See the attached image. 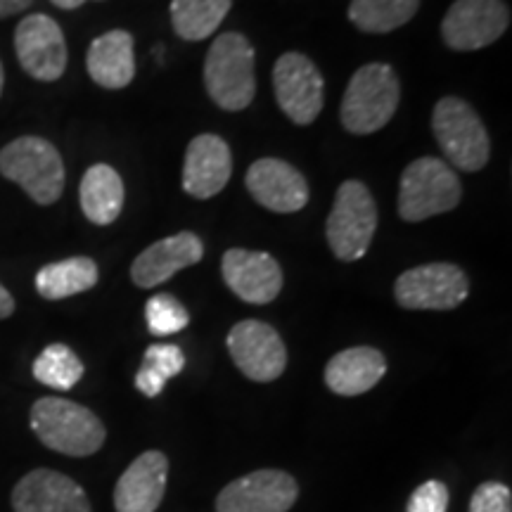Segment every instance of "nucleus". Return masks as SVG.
Here are the masks:
<instances>
[{
    "label": "nucleus",
    "instance_id": "f257e3e1",
    "mask_svg": "<svg viewBox=\"0 0 512 512\" xmlns=\"http://www.w3.org/2000/svg\"><path fill=\"white\" fill-rule=\"evenodd\" d=\"M31 430L50 451L62 456L86 458L98 453L107 439V430L98 415L79 403L43 396L31 406Z\"/></svg>",
    "mask_w": 512,
    "mask_h": 512
},
{
    "label": "nucleus",
    "instance_id": "f03ea898",
    "mask_svg": "<svg viewBox=\"0 0 512 512\" xmlns=\"http://www.w3.org/2000/svg\"><path fill=\"white\" fill-rule=\"evenodd\" d=\"M401 100V81L389 64L370 62L351 76L344 93L342 126L354 136H370L392 121Z\"/></svg>",
    "mask_w": 512,
    "mask_h": 512
},
{
    "label": "nucleus",
    "instance_id": "7ed1b4c3",
    "mask_svg": "<svg viewBox=\"0 0 512 512\" xmlns=\"http://www.w3.org/2000/svg\"><path fill=\"white\" fill-rule=\"evenodd\" d=\"M204 83L209 98L228 112H240L252 105L256 93L254 48L247 36L221 34L211 43L204 60Z\"/></svg>",
    "mask_w": 512,
    "mask_h": 512
},
{
    "label": "nucleus",
    "instance_id": "20e7f679",
    "mask_svg": "<svg viewBox=\"0 0 512 512\" xmlns=\"http://www.w3.org/2000/svg\"><path fill=\"white\" fill-rule=\"evenodd\" d=\"M0 174L17 183L41 207L62 197L64 164L53 143L38 136H22L0 150Z\"/></svg>",
    "mask_w": 512,
    "mask_h": 512
},
{
    "label": "nucleus",
    "instance_id": "39448f33",
    "mask_svg": "<svg viewBox=\"0 0 512 512\" xmlns=\"http://www.w3.org/2000/svg\"><path fill=\"white\" fill-rule=\"evenodd\" d=\"M460 200L463 185L444 159L420 157L403 169L399 188V216L403 221H427L456 209Z\"/></svg>",
    "mask_w": 512,
    "mask_h": 512
},
{
    "label": "nucleus",
    "instance_id": "423d86ee",
    "mask_svg": "<svg viewBox=\"0 0 512 512\" xmlns=\"http://www.w3.org/2000/svg\"><path fill=\"white\" fill-rule=\"evenodd\" d=\"M432 131L446 162L460 171H479L489 162V133L475 107L465 100L453 95L441 98L432 114Z\"/></svg>",
    "mask_w": 512,
    "mask_h": 512
},
{
    "label": "nucleus",
    "instance_id": "0eeeda50",
    "mask_svg": "<svg viewBox=\"0 0 512 512\" xmlns=\"http://www.w3.org/2000/svg\"><path fill=\"white\" fill-rule=\"evenodd\" d=\"M377 230V204L361 181L339 185L335 204L328 216V245L342 261H358L366 256Z\"/></svg>",
    "mask_w": 512,
    "mask_h": 512
},
{
    "label": "nucleus",
    "instance_id": "6e6552de",
    "mask_svg": "<svg viewBox=\"0 0 512 512\" xmlns=\"http://www.w3.org/2000/svg\"><path fill=\"white\" fill-rule=\"evenodd\" d=\"M470 294V280L456 264H425L396 278L394 297L408 311H451Z\"/></svg>",
    "mask_w": 512,
    "mask_h": 512
},
{
    "label": "nucleus",
    "instance_id": "1a4fd4ad",
    "mask_svg": "<svg viewBox=\"0 0 512 512\" xmlns=\"http://www.w3.org/2000/svg\"><path fill=\"white\" fill-rule=\"evenodd\" d=\"M275 100L280 110L297 126H309L318 119L325 102L323 74L302 53H285L273 67Z\"/></svg>",
    "mask_w": 512,
    "mask_h": 512
},
{
    "label": "nucleus",
    "instance_id": "9d476101",
    "mask_svg": "<svg viewBox=\"0 0 512 512\" xmlns=\"http://www.w3.org/2000/svg\"><path fill=\"white\" fill-rule=\"evenodd\" d=\"M510 27V8L503 0H456L441 22V38L451 50H482Z\"/></svg>",
    "mask_w": 512,
    "mask_h": 512
},
{
    "label": "nucleus",
    "instance_id": "9b49d317",
    "mask_svg": "<svg viewBox=\"0 0 512 512\" xmlns=\"http://www.w3.org/2000/svg\"><path fill=\"white\" fill-rule=\"evenodd\" d=\"M226 344L233 363L249 380L273 382L285 373V342L264 320H240L228 332Z\"/></svg>",
    "mask_w": 512,
    "mask_h": 512
},
{
    "label": "nucleus",
    "instance_id": "f8f14e48",
    "mask_svg": "<svg viewBox=\"0 0 512 512\" xmlns=\"http://www.w3.org/2000/svg\"><path fill=\"white\" fill-rule=\"evenodd\" d=\"M15 50L24 72L36 81H57L67 69V41L48 15H29L17 24Z\"/></svg>",
    "mask_w": 512,
    "mask_h": 512
},
{
    "label": "nucleus",
    "instance_id": "ddd939ff",
    "mask_svg": "<svg viewBox=\"0 0 512 512\" xmlns=\"http://www.w3.org/2000/svg\"><path fill=\"white\" fill-rule=\"evenodd\" d=\"M299 498L290 472L256 470L230 482L216 498V512H287Z\"/></svg>",
    "mask_w": 512,
    "mask_h": 512
},
{
    "label": "nucleus",
    "instance_id": "4468645a",
    "mask_svg": "<svg viewBox=\"0 0 512 512\" xmlns=\"http://www.w3.org/2000/svg\"><path fill=\"white\" fill-rule=\"evenodd\" d=\"M223 280L247 304H268L283 290V268L271 254L228 249L221 261Z\"/></svg>",
    "mask_w": 512,
    "mask_h": 512
},
{
    "label": "nucleus",
    "instance_id": "2eb2a0df",
    "mask_svg": "<svg viewBox=\"0 0 512 512\" xmlns=\"http://www.w3.org/2000/svg\"><path fill=\"white\" fill-rule=\"evenodd\" d=\"M15 512H93L86 491L62 472L38 470L19 479L12 489Z\"/></svg>",
    "mask_w": 512,
    "mask_h": 512
},
{
    "label": "nucleus",
    "instance_id": "dca6fc26",
    "mask_svg": "<svg viewBox=\"0 0 512 512\" xmlns=\"http://www.w3.org/2000/svg\"><path fill=\"white\" fill-rule=\"evenodd\" d=\"M247 190L261 207L275 214H294L309 202V183L283 159L264 157L247 171Z\"/></svg>",
    "mask_w": 512,
    "mask_h": 512
},
{
    "label": "nucleus",
    "instance_id": "f3484780",
    "mask_svg": "<svg viewBox=\"0 0 512 512\" xmlns=\"http://www.w3.org/2000/svg\"><path fill=\"white\" fill-rule=\"evenodd\" d=\"M233 174V155L223 138L202 133L185 150L183 190L197 200H209L226 188Z\"/></svg>",
    "mask_w": 512,
    "mask_h": 512
},
{
    "label": "nucleus",
    "instance_id": "a211bd4d",
    "mask_svg": "<svg viewBox=\"0 0 512 512\" xmlns=\"http://www.w3.org/2000/svg\"><path fill=\"white\" fill-rule=\"evenodd\" d=\"M202 256V240L190 230H183V233L171 235V238L157 240L143 254H138L131 266V278L143 290H152V287L174 278L183 268L200 264Z\"/></svg>",
    "mask_w": 512,
    "mask_h": 512
},
{
    "label": "nucleus",
    "instance_id": "6ab92c4d",
    "mask_svg": "<svg viewBox=\"0 0 512 512\" xmlns=\"http://www.w3.org/2000/svg\"><path fill=\"white\" fill-rule=\"evenodd\" d=\"M169 460L162 451H145L126 467L114 489L117 512H155L162 505Z\"/></svg>",
    "mask_w": 512,
    "mask_h": 512
},
{
    "label": "nucleus",
    "instance_id": "aec40b11",
    "mask_svg": "<svg viewBox=\"0 0 512 512\" xmlns=\"http://www.w3.org/2000/svg\"><path fill=\"white\" fill-rule=\"evenodd\" d=\"M387 373V358L373 347H351L335 354L325 366V384L337 396L370 392Z\"/></svg>",
    "mask_w": 512,
    "mask_h": 512
},
{
    "label": "nucleus",
    "instance_id": "412c9836",
    "mask_svg": "<svg viewBox=\"0 0 512 512\" xmlns=\"http://www.w3.org/2000/svg\"><path fill=\"white\" fill-rule=\"evenodd\" d=\"M86 69L100 88H107V91L126 88L136 76L133 36L124 29H114L95 38L88 48Z\"/></svg>",
    "mask_w": 512,
    "mask_h": 512
},
{
    "label": "nucleus",
    "instance_id": "4be33fe9",
    "mask_svg": "<svg viewBox=\"0 0 512 512\" xmlns=\"http://www.w3.org/2000/svg\"><path fill=\"white\" fill-rule=\"evenodd\" d=\"M124 181L110 164H93L81 178V211L95 226H110L124 209Z\"/></svg>",
    "mask_w": 512,
    "mask_h": 512
},
{
    "label": "nucleus",
    "instance_id": "5701e85b",
    "mask_svg": "<svg viewBox=\"0 0 512 512\" xmlns=\"http://www.w3.org/2000/svg\"><path fill=\"white\" fill-rule=\"evenodd\" d=\"M98 280L100 271L93 259H88V256H72V259L43 266L36 273V292L43 299L57 302V299H67L74 297V294L93 290Z\"/></svg>",
    "mask_w": 512,
    "mask_h": 512
},
{
    "label": "nucleus",
    "instance_id": "b1692460",
    "mask_svg": "<svg viewBox=\"0 0 512 512\" xmlns=\"http://www.w3.org/2000/svg\"><path fill=\"white\" fill-rule=\"evenodd\" d=\"M233 0H171V24L183 41H204L221 27Z\"/></svg>",
    "mask_w": 512,
    "mask_h": 512
},
{
    "label": "nucleus",
    "instance_id": "393cba45",
    "mask_svg": "<svg viewBox=\"0 0 512 512\" xmlns=\"http://www.w3.org/2000/svg\"><path fill=\"white\" fill-rule=\"evenodd\" d=\"M420 10V0H351L349 22L366 34H389L408 24Z\"/></svg>",
    "mask_w": 512,
    "mask_h": 512
},
{
    "label": "nucleus",
    "instance_id": "a878e982",
    "mask_svg": "<svg viewBox=\"0 0 512 512\" xmlns=\"http://www.w3.org/2000/svg\"><path fill=\"white\" fill-rule=\"evenodd\" d=\"M185 368V356L176 344H152L143 356V366L136 375V389L147 399L164 392L166 382Z\"/></svg>",
    "mask_w": 512,
    "mask_h": 512
},
{
    "label": "nucleus",
    "instance_id": "bb28decb",
    "mask_svg": "<svg viewBox=\"0 0 512 512\" xmlns=\"http://www.w3.org/2000/svg\"><path fill=\"white\" fill-rule=\"evenodd\" d=\"M34 377L55 392H69L83 377V363L67 344H50L34 361Z\"/></svg>",
    "mask_w": 512,
    "mask_h": 512
},
{
    "label": "nucleus",
    "instance_id": "cd10ccee",
    "mask_svg": "<svg viewBox=\"0 0 512 512\" xmlns=\"http://www.w3.org/2000/svg\"><path fill=\"white\" fill-rule=\"evenodd\" d=\"M147 330L155 337H169L188 328L190 313L174 294H155L145 304Z\"/></svg>",
    "mask_w": 512,
    "mask_h": 512
},
{
    "label": "nucleus",
    "instance_id": "c85d7f7f",
    "mask_svg": "<svg viewBox=\"0 0 512 512\" xmlns=\"http://www.w3.org/2000/svg\"><path fill=\"white\" fill-rule=\"evenodd\" d=\"M470 512H512V494L501 482H484L470 498Z\"/></svg>",
    "mask_w": 512,
    "mask_h": 512
},
{
    "label": "nucleus",
    "instance_id": "c756f323",
    "mask_svg": "<svg viewBox=\"0 0 512 512\" xmlns=\"http://www.w3.org/2000/svg\"><path fill=\"white\" fill-rule=\"evenodd\" d=\"M448 510V489L446 484L430 479L413 491L406 512H446Z\"/></svg>",
    "mask_w": 512,
    "mask_h": 512
},
{
    "label": "nucleus",
    "instance_id": "7c9ffc66",
    "mask_svg": "<svg viewBox=\"0 0 512 512\" xmlns=\"http://www.w3.org/2000/svg\"><path fill=\"white\" fill-rule=\"evenodd\" d=\"M34 0H0V19L24 12Z\"/></svg>",
    "mask_w": 512,
    "mask_h": 512
},
{
    "label": "nucleus",
    "instance_id": "2f4dec72",
    "mask_svg": "<svg viewBox=\"0 0 512 512\" xmlns=\"http://www.w3.org/2000/svg\"><path fill=\"white\" fill-rule=\"evenodd\" d=\"M12 313H15V299H12V294L0 283V320L10 318Z\"/></svg>",
    "mask_w": 512,
    "mask_h": 512
},
{
    "label": "nucleus",
    "instance_id": "473e14b6",
    "mask_svg": "<svg viewBox=\"0 0 512 512\" xmlns=\"http://www.w3.org/2000/svg\"><path fill=\"white\" fill-rule=\"evenodd\" d=\"M50 3L57 5V8H62V10H76V8H81L86 0H50Z\"/></svg>",
    "mask_w": 512,
    "mask_h": 512
},
{
    "label": "nucleus",
    "instance_id": "72a5a7b5",
    "mask_svg": "<svg viewBox=\"0 0 512 512\" xmlns=\"http://www.w3.org/2000/svg\"><path fill=\"white\" fill-rule=\"evenodd\" d=\"M3 86H5V72H3V62H0V95H3Z\"/></svg>",
    "mask_w": 512,
    "mask_h": 512
}]
</instances>
